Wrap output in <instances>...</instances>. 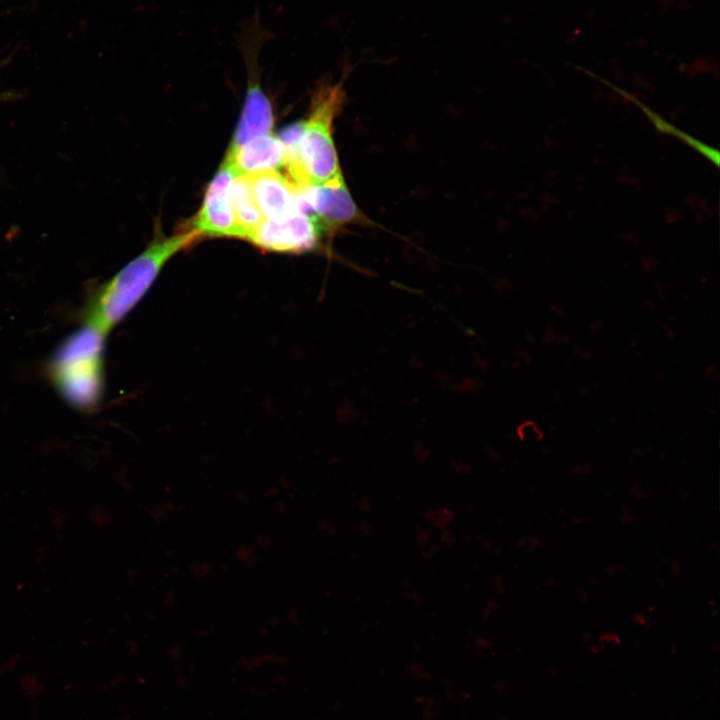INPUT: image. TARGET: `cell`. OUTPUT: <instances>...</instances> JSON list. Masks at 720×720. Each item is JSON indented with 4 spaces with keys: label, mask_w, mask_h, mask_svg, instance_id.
<instances>
[{
    "label": "cell",
    "mask_w": 720,
    "mask_h": 720,
    "mask_svg": "<svg viewBox=\"0 0 720 720\" xmlns=\"http://www.w3.org/2000/svg\"><path fill=\"white\" fill-rule=\"evenodd\" d=\"M200 238L188 229L154 239L99 289L88 309L87 326L105 336L147 292L166 262Z\"/></svg>",
    "instance_id": "cell-1"
},
{
    "label": "cell",
    "mask_w": 720,
    "mask_h": 720,
    "mask_svg": "<svg viewBox=\"0 0 720 720\" xmlns=\"http://www.w3.org/2000/svg\"><path fill=\"white\" fill-rule=\"evenodd\" d=\"M343 101L341 84L321 85L314 93L300 139L285 153L288 178L296 187L325 185L344 178L333 140V122Z\"/></svg>",
    "instance_id": "cell-2"
},
{
    "label": "cell",
    "mask_w": 720,
    "mask_h": 720,
    "mask_svg": "<svg viewBox=\"0 0 720 720\" xmlns=\"http://www.w3.org/2000/svg\"><path fill=\"white\" fill-rule=\"evenodd\" d=\"M103 348L104 335L86 326L69 337L55 355V383L64 397L78 407H91L99 399Z\"/></svg>",
    "instance_id": "cell-3"
},
{
    "label": "cell",
    "mask_w": 720,
    "mask_h": 720,
    "mask_svg": "<svg viewBox=\"0 0 720 720\" xmlns=\"http://www.w3.org/2000/svg\"><path fill=\"white\" fill-rule=\"evenodd\" d=\"M298 208L311 216L323 235L335 234L363 219L344 178L310 187H297Z\"/></svg>",
    "instance_id": "cell-4"
},
{
    "label": "cell",
    "mask_w": 720,
    "mask_h": 720,
    "mask_svg": "<svg viewBox=\"0 0 720 720\" xmlns=\"http://www.w3.org/2000/svg\"><path fill=\"white\" fill-rule=\"evenodd\" d=\"M235 174L224 160L207 187L203 203L189 224V229L200 237H234L240 233L234 217L231 187Z\"/></svg>",
    "instance_id": "cell-5"
},
{
    "label": "cell",
    "mask_w": 720,
    "mask_h": 720,
    "mask_svg": "<svg viewBox=\"0 0 720 720\" xmlns=\"http://www.w3.org/2000/svg\"><path fill=\"white\" fill-rule=\"evenodd\" d=\"M322 236L316 221L298 210L280 220L264 219L248 241L267 251L302 253L318 247Z\"/></svg>",
    "instance_id": "cell-6"
},
{
    "label": "cell",
    "mask_w": 720,
    "mask_h": 720,
    "mask_svg": "<svg viewBox=\"0 0 720 720\" xmlns=\"http://www.w3.org/2000/svg\"><path fill=\"white\" fill-rule=\"evenodd\" d=\"M246 176L264 219L280 220L299 210L297 187L280 171H262Z\"/></svg>",
    "instance_id": "cell-7"
},
{
    "label": "cell",
    "mask_w": 720,
    "mask_h": 720,
    "mask_svg": "<svg viewBox=\"0 0 720 720\" xmlns=\"http://www.w3.org/2000/svg\"><path fill=\"white\" fill-rule=\"evenodd\" d=\"M225 160L236 177L285 168L284 148L279 138L268 134L228 150Z\"/></svg>",
    "instance_id": "cell-8"
},
{
    "label": "cell",
    "mask_w": 720,
    "mask_h": 720,
    "mask_svg": "<svg viewBox=\"0 0 720 720\" xmlns=\"http://www.w3.org/2000/svg\"><path fill=\"white\" fill-rule=\"evenodd\" d=\"M231 198L240 238L248 240L263 222L264 217L256 204L247 176L235 177L231 187Z\"/></svg>",
    "instance_id": "cell-9"
},
{
    "label": "cell",
    "mask_w": 720,
    "mask_h": 720,
    "mask_svg": "<svg viewBox=\"0 0 720 720\" xmlns=\"http://www.w3.org/2000/svg\"><path fill=\"white\" fill-rule=\"evenodd\" d=\"M621 95L628 101L632 102L636 107H638L644 115L650 120L656 131H658L661 134L670 135L672 137L677 138L684 144L688 145L690 148L694 149L696 152H698L700 155L705 157L709 162H711L716 168L719 167V151L715 148H711L707 144L701 142L700 140L688 135L684 131L680 130L679 128L675 127L671 123H669L666 119H664L662 116L654 112L652 109H650L647 105L642 103L639 99H637L635 96L617 89Z\"/></svg>",
    "instance_id": "cell-10"
}]
</instances>
